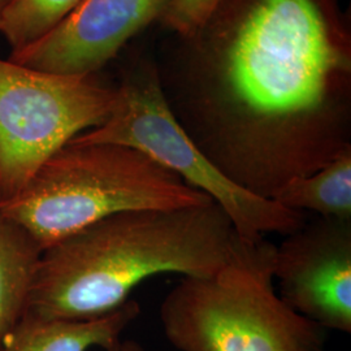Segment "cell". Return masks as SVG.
<instances>
[{"label":"cell","mask_w":351,"mask_h":351,"mask_svg":"<svg viewBox=\"0 0 351 351\" xmlns=\"http://www.w3.org/2000/svg\"><path fill=\"white\" fill-rule=\"evenodd\" d=\"M243 241L215 202L116 213L42 251L26 313L49 320L98 319L124 306L149 277L213 275Z\"/></svg>","instance_id":"cell-2"},{"label":"cell","mask_w":351,"mask_h":351,"mask_svg":"<svg viewBox=\"0 0 351 351\" xmlns=\"http://www.w3.org/2000/svg\"><path fill=\"white\" fill-rule=\"evenodd\" d=\"M277 293L326 330L351 333V220L316 216L275 249Z\"/></svg>","instance_id":"cell-7"},{"label":"cell","mask_w":351,"mask_h":351,"mask_svg":"<svg viewBox=\"0 0 351 351\" xmlns=\"http://www.w3.org/2000/svg\"><path fill=\"white\" fill-rule=\"evenodd\" d=\"M8 3H10V0H0V25H1V19H3V14H4Z\"/></svg>","instance_id":"cell-15"},{"label":"cell","mask_w":351,"mask_h":351,"mask_svg":"<svg viewBox=\"0 0 351 351\" xmlns=\"http://www.w3.org/2000/svg\"><path fill=\"white\" fill-rule=\"evenodd\" d=\"M275 201L298 213L351 220V150L311 175L291 180Z\"/></svg>","instance_id":"cell-11"},{"label":"cell","mask_w":351,"mask_h":351,"mask_svg":"<svg viewBox=\"0 0 351 351\" xmlns=\"http://www.w3.org/2000/svg\"><path fill=\"white\" fill-rule=\"evenodd\" d=\"M40 254L24 228L0 213V343L27 311Z\"/></svg>","instance_id":"cell-10"},{"label":"cell","mask_w":351,"mask_h":351,"mask_svg":"<svg viewBox=\"0 0 351 351\" xmlns=\"http://www.w3.org/2000/svg\"><path fill=\"white\" fill-rule=\"evenodd\" d=\"M84 0H10L0 25L12 51H20L47 36Z\"/></svg>","instance_id":"cell-12"},{"label":"cell","mask_w":351,"mask_h":351,"mask_svg":"<svg viewBox=\"0 0 351 351\" xmlns=\"http://www.w3.org/2000/svg\"><path fill=\"white\" fill-rule=\"evenodd\" d=\"M276 245L245 239L208 276H182L159 308L177 351H326V332L295 313L274 280Z\"/></svg>","instance_id":"cell-4"},{"label":"cell","mask_w":351,"mask_h":351,"mask_svg":"<svg viewBox=\"0 0 351 351\" xmlns=\"http://www.w3.org/2000/svg\"><path fill=\"white\" fill-rule=\"evenodd\" d=\"M213 202L142 152L71 141L0 213L23 226L42 251L116 213L182 208Z\"/></svg>","instance_id":"cell-3"},{"label":"cell","mask_w":351,"mask_h":351,"mask_svg":"<svg viewBox=\"0 0 351 351\" xmlns=\"http://www.w3.org/2000/svg\"><path fill=\"white\" fill-rule=\"evenodd\" d=\"M180 46L164 95L232 182L275 199L351 150V33L339 0H223Z\"/></svg>","instance_id":"cell-1"},{"label":"cell","mask_w":351,"mask_h":351,"mask_svg":"<svg viewBox=\"0 0 351 351\" xmlns=\"http://www.w3.org/2000/svg\"><path fill=\"white\" fill-rule=\"evenodd\" d=\"M169 0H84L62 24L11 60L56 75H91L139 30L160 17Z\"/></svg>","instance_id":"cell-8"},{"label":"cell","mask_w":351,"mask_h":351,"mask_svg":"<svg viewBox=\"0 0 351 351\" xmlns=\"http://www.w3.org/2000/svg\"><path fill=\"white\" fill-rule=\"evenodd\" d=\"M141 314L138 303L129 300L111 314L93 320H49L26 313L0 343V351L106 350L121 339Z\"/></svg>","instance_id":"cell-9"},{"label":"cell","mask_w":351,"mask_h":351,"mask_svg":"<svg viewBox=\"0 0 351 351\" xmlns=\"http://www.w3.org/2000/svg\"><path fill=\"white\" fill-rule=\"evenodd\" d=\"M116 88L0 59V195L8 201L65 145L108 117Z\"/></svg>","instance_id":"cell-6"},{"label":"cell","mask_w":351,"mask_h":351,"mask_svg":"<svg viewBox=\"0 0 351 351\" xmlns=\"http://www.w3.org/2000/svg\"><path fill=\"white\" fill-rule=\"evenodd\" d=\"M104 351H145L143 346L134 339H117Z\"/></svg>","instance_id":"cell-14"},{"label":"cell","mask_w":351,"mask_h":351,"mask_svg":"<svg viewBox=\"0 0 351 351\" xmlns=\"http://www.w3.org/2000/svg\"><path fill=\"white\" fill-rule=\"evenodd\" d=\"M1 201H3V199H1V195H0V204H1Z\"/></svg>","instance_id":"cell-16"},{"label":"cell","mask_w":351,"mask_h":351,"mask_svg":"<svg viewBox=\"0 0 351 351\" xmlns=\"http://www.w3.org/2000/svg\"><path fill=\"white\" fill-rule=\"evenodd\" d=\"M223 0H169L160 20L176 37H190L215 12Z\"/></svg>","instance_id":"cell-13"},{"label":"cell","mask_w":351,"mask_h":351,"mask_svg":"<svg viewBox=\"0 0 351 351\" xmlns=\"http://www.w3.org/2000/svg\"><path fill=\"white\" fill-rule=\"evenodd\" d=\"M73 141L111 143L142 152L189 186L207 194L247 241L267 234L287 236L307 220L306 213L258 197L223 175L177 121L164 95L159 69L149 62L116 88L112 110L101 125Z\"/></svg>","instance_id":"cell-5"}]
</instances>
